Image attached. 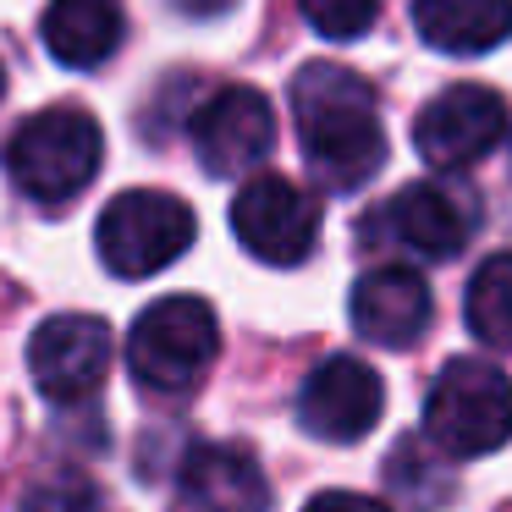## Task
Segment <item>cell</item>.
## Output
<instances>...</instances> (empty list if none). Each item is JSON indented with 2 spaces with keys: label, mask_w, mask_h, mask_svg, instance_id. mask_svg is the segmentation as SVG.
I'll return each instance as SVG.
<instances>
[{
  "label": "cell",
  "mask_w": 512,
  "mask_h": 512,
  "mask_svg": "<svg viewBox=\"0 0 512 512\" xmlns=\"http://www.w3.org/2000/svg\"><path fill=\"white\" fill-rule=\"evenodd\" d=\"M17 512H100V485L78 468H56L28 490Z\"/></svg>",
  "instance_id": "obj_17"
},
{
  "label": "cell",
  "mask_w": 512,
  "mask_h": 512,
  "mask_svg": "<svg viewBox=\"0 0 512 512\" xmlns=\"http://www.w3.org/2000/svg\"><path fill=\"white\" fill-rule=\"evenodd\" d=\"M413 28L430 50L485 56L512 34V0H413Z\"/></svg>",
  "instance_id": "obj_14"
},
{
  "label": "cell",
  "mask_w": 512,
  "mask_h": 512,
  "mask_svg": "<svg viewBox=\"0 0 512 512\" xmlns=\"http://www.w3.org/2000/svg\"><path fill=\"white\" fill-rule=\"evenodd\" d=\"M105 160V133L83 105H45L6 144L12 182L39 204H61L94 182Z\"/></svg>",
  "instance_id": "obj_2"
},
{
  "label": "cell",
  "mask_w": 512,
  "mask_h": 512,
  "mask_svg": "<svg viewBox=\"0 0 512 512\" xmlns=\"http://www.w3.org/2000/svg\"><path fill=\"white\" fill-rule=\"evenodd\" d=\"M380 408H386L380 375L364 364V358H347V353L325 358L298 391V424L309 435H320V441H331V446L364 441V435L380 424Z\"/></svg>",
  "instance_id": "obj_9"
},
{
  "label": "cell",
  "mask_w": 512,
  "mask_h": 512,
  "mask_svg": "<svg viewBox=\"0 0 512 512\" xmlns=\"http://www.w3.org/2000/svg\"><path fill=\"white\" fill-rule=\"evenodd\" d=\"M182 496L199 512H270V485L243 446H199L182 468Z\"/></svg>",
  "instance_id": "obj_13"
},
{
  "label": "cell",
  "mask_w": 512,
  "mask_h": 512,
  "mask_svg": "<svg viewBox=\"0 0 512 512\" xmlns=\"http://www.w3.org/2000/svg\"><path fill=\"white\" fill-rule=\"evenodd\" d=\"M353 331L375 347H408L419 342V331L430 325V287L419 270L408 265H380L369 276H358L353 287Z\"/></svg>",
  "instance_id": "obj_12"
},
{
  "label": "cell",
  "mask_w": 512,
  "mask_h": 512,
  "mask_svg": "<svg viewBox=\"0 0 512 512\" xmlns=\"http://www.w3.org/2000/svg\"><path fill=\"white\" fill-rule=\"evenodd\" d=\"M424 435L446 457H485L512 441V380L485 358H452L424 397Z\"/></svg>",
  "instance_id": "obj_3"
},
{
  "label": "cell",
  "mask_w": 512,
  "mask_h": 512,
  "mask_svg": "<svg viewBox=\"0 0 512 512\" xmlns=\"http://www.w3.org/2000/svg\"><path fill=\"white\" fill-rule=\"evenodd\" d=\"M221 353V325L204 298H160L127 331V369L149 391H188Z\"/></svg>",
  "instance_id": "obj_4"
},
{
  "label": "cell",
  "mask_w": 512,
  "mask_h": 512,
  "mask_svg": "<svg viewBox=\"0 0 512 512\" xmlns=\"http://www.w3.org/2000/svg\"><path fill=\"white\" fill-rule=\"evenodd\" d=\"M232 232L259 265L292 270L314 254L320 237V204L287 177H254L232 199Z\"/></svg>",
  "instance_id": "obj_6"
},
{
  "label": "cell",
  "mask_w": 512,
  "mask_h": 512,
  "mask_svg": "<svg viewBox=\"0 0 512 512\" xmlns=\"http://www.w3.org/2000/svg\"><path fill=\"white\" fill-rule=\"evenodd\" d=\"M298 6L309 17V28L325 39H358L380 17V0H298Z\"/></svg>",
  "instance_id": "obj_18"
},
{
  "label": "cell",
  "mask_w": 512,
  "mask_h": 512,
  "mask_svg": "<svg viewBox=\"0 0 512 512\" xmlns=\"http://www.w3.org/2000/svg\"><path fill=\"white\" fill-rule=\"evenodd\" d=\"M463 320L485 347H512V254H496L474 270Z\"/></svg>",
  "instance_id": "obj_16"
},
{
  "label": "cell",
  "mask_w": 512,
  "mask_h": 512,
  "mask_svg": "<svg viewBox=\"0 0 512 512\" xmlns=\"http://www.w3.org/2000/svg\"><path fill=\"white\" fill-rule=\"evenodd\" d=\"M193 210L177 199V193L160 188H127L105 204L100 226H94V248H100L105 270L122 281H144L155 270L177 265L193 248Z\"/></svg>",
  "instance_id": "obj_5"
},
{
  "label": "cell",
  "mask_w": 512,
  "mask_h": 512,
  "mask_svg": "<svg viewBox=\"0 0 512 512\" xmlns=\"http://www.w3.org/2000/svg\"><path fill=\"white\" fill-rule=\"evenodd\" d=\"M270 144H276V111L248 83L221 89L193 116V149H199V166L210 177H243L248 166L270 155Z\"/></svg>",
  "instance_id": "obj_10"
},
{
  "label": "cell",
  "mask_w": 512,
  "mask_h": 512,
  "mask_svg": "<svg viewBox=\"0 0 512 512\" xmlns=\"http://www.w3.org/2000/svg\"><path fill=\"white\" fill-rule=\"evenodd\" d=\"M122 45V0H50L45 50L61 67H100Z\"/></svg>",
  "instance_id": "obj_15"
},
{
  "label": "cell",
  "mask_w": 512,
  "mask_h": 512,
  "mask_svg": "<svg viewBox=\"0 0 512 512\" xmlns=\"http://www.w3.org/2000/svg\"><path fill=\"white\" fill-rule=\"evenodd\" d=\"M34 386L50 402H83L111 375V325L94 314H56L28 342Z\"/></svg>",
  "instance_id": "obj_8"
},
{
  "label": "cell",
  "mask_w": 512,
  "mask_h": 512,
  "mask_svg": "<svg viewBox=\"0 0 512 512\" xmlns=\"http://www.w3.org/2000/svg\"><path fill=\"white\" fill-rule=\"evenodd\" d=\"M0 89H6V72H0Z\"/></svg>",
  "instance_id": "obj_21"
},
{
  "label": "cell",
  "mask_w": 512,
  "mask_h": 512,
  "mask_svg": "<svg viewBox=\"0 0 512 512\" xmlns=\"http://www.w3.org/2000/svg\"><path fill=\"white\" fill-rule=\"evenodd\" d=\"M303 512H391V507H386V501L358 496V490H325V496H314Z\"/></svg>",
  "instance_id": "obj_19"
},
{
  "label": "cell",
  "mask_w": 512,
  "mask_h": 512,
  "mask_svg": "<svg viewBox=\"0 0 512 512\" xmlns=\"http://www.w3.org/2000/svg\"><path fill=\"white\" fill-rule=\"evenodd\" d=\"M479 210L468 193L441 188V182H408L397 199L380 210V232H391V243L413 248L424 259H446L468 243Z\"/></svg>",
  "instance_id": "obj_11"
},
{
  "label": "cell",
  "mask_w": 512,
  "mask_h": 512,
  "mask_svg": "<svg viewBox=\"0 0 512 512\" xmlns=\"http://www.w3.org/2000/svg\"><path fill=\"white\" fill-rule=\"evenodd\" d=\"M177 6H182L188 17H215V12H226L232 0H177Z\"/></svg>",
  "instance_id": "obj_20"
},
{
  "label": "cell",
  "mask_w": 512,
  "mask_h": 512,
  "mask_svg": "<svg viewBox=\"0 0 512 512\" xmlns=\"http://www.w3.org/2000/svg\"><path fill=\"white\" fill-rule=\"evenodd\" d=\"M292 122H298L309 171L331 193L364 188L386 160V127L364 78H353L336 61H309L292 78Z\"/></svg>",
  "instance_id": "obj_1"
},
{
  "label": "cell",
  "mask_w": 512,
  "mask_h": 512,
  "mask_svg": "<svg viewBox=\"0 0 512 512\" xmlns=\"http://www.w3.org/2000/svg\"><path fill=\"white\" fill-rule=\"evenodd\" d=\"M507 133V100L485 83H457V89L435 94L413 122V144L435 171H457L485 160Z\"/></svg>",
  "instance_id": "obj_7"
}]
</instances>
